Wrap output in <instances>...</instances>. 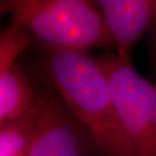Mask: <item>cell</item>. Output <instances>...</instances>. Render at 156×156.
<instances>
[{
  "instance_id": "3",
  "label": "cell",
  "mask_w": 156,
  "mask_h": 156,
  "mask_svg": "<svg viewBox=\"0 0 156 156\" xmlns=\"http://www.w3.org/2000/svg\"><path fill=\"white\" fill-rule=\"evenodd\" d=\"M108 78L132 156H156V85L134 69L130 56L95 58Z\"/></svg>"
},
{
  "instance_id": "7",
  "label": "cell",
  "mask_w": 156,
  "mask_h": 156,
  "mask_svg": "<svg viewBox=\"0 0 156 156\" xmlns=\"http://www.w3.org/2000/svg\"><path fill=\"white\" fill-rule=\"evenodd\" d=\"M39 113L38 94L37 104L29 113L0 127V156H29Z\"/></svg>"
},
{
  "instance_id": "8",
  "label": "cell",
  "mask_w": 156,
  "mask_h": 156,
  "mask_svg": "<svg viewBox=\"0 0 156 156\" xmlns=\"http://www.w3.org/2000/svg\"><path fill=\"white\" fill-rule=\"evenodd\" d=\"M29 30L12 23L0 36V69H5L16 63V60L30 46L32 39Z\"/></svg>"
},
{
  "instance_id": "9",
  "label": "cell",
  "mask_w": 156,
  "mask_h": 156,
  "mask_svg": "<svg viewBox=\"0 0 156 156\" xmlns=\"http://www.w3.org/2000/svg\"><path fill=\"white\" fill-rule=\"evenodd\" d=\"M155 38H154V40H155V47H156V16H155Z\"/></svg>"
},
{
  "instance_id": "1",
  "label": "cell",
  "mask_w": 156,
  "mask_h": 156,
  "mask_svg": "<svg viewBox=\"0 0 156 156\" xmlns=\"http://www.w3.org/2000/svg\"><path fill=\"white\" fill-rule=\"evenodd\" d=\"M45 70L101 156H132L108 78L85 52L50 48Z\"/></svg>"
},
{
  "instance_id": "6",
  "label": "cell",
  "mask_w": 156,
  "mask_h": 156,
  "mask_svg": "<svg viewBox=\"0 0 156 156\" xmlns=\"http://www.w3.org/2000/svg\"><path fill=\"white\" fill-rule=\"evenodd\" d=\"M37 99L38 94L16 63L0 69V127L29 113Z\"/></svg>"
},
{
  "instance_id": "4",
  "label": "cell",
  "mask_w": 156,
  "mask_h": 156,
  "mask_svg": "<svg viewBox=\"0 0 156 156\" xmlns=\"http://www.w3.org/2000/svg\"><path fill=\"white\" fill-rule=\"evenodd\" d=\"M40 113L29 156H91L98 149L60 94H39ZM99 154V153H98Z\"/></svg>"
},
{
  "instance_id": "5",
  "label": "cell",
  "mask_w": 156,
  "mask_h": 156,
  "mask_svg": "<svg viewBox=\"0 0 156 156\" xmlns=\"http://www.w3.org/2000/svg\"><path fill=\"white\" fill-rule=\"evenodd\" d=\"M108 32L117 45L119 55L130 56L133 45L156 16L154 0H99Z\"/></svg>"
},
{
  "instance_id": "2",
  "label": "cell",
  "mask_w": 156,
  "mask_h": 156,
  "mask_svg": "<svg viewBox=\"0 0 156 156\" xmlns=\"http://www.w3.org/2000/svg\"><path fill=\"white\" fill-rule=\"evenodd\" d=\"M12 23L30 30L50 48L86 52L115 45L101 12L84 0H12L1 2Z\"/></svg>"
}]
</instances>
